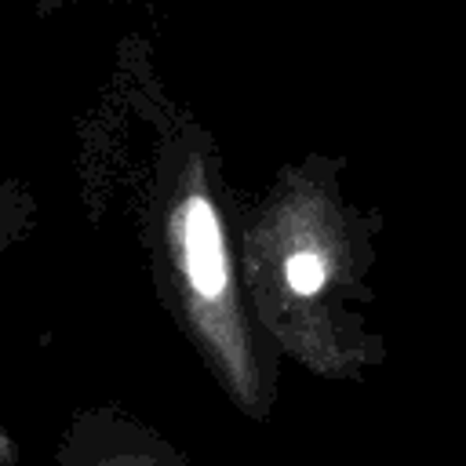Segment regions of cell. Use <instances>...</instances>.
I'll use <instances>...</instances> for the list:
<instances>
[{"label": "cell", "mask_w": 466, "mask_h": 466, "mask_svg": "<svg viewBox=\"0 0 466 466\" xmlns=\"http://www.w3.org/2000/svg\"><path fill=\"white\" fill-rule=\"evenodd\" d=\"M284 280H288V288L295 295H317L324 288V280H328V266L313 251H295L288 258V266H284Z\"/></svg>", "instance_id": "obj_2"}, {"label": "cell", "mask_w": 466, "mask_h": 466, "mask_svg": "<svg viewBox=\"0 0 466 466\" xmlns=\"http://www.w3.org/2000/svg\"><path fill=\"white\" fill-rule=\"evenodd\" d=\"M73 0H33V11L40 15V18H51V15H58V11H66Z\"/></svg>", "instance_id": "obj_3"}, {"label": "cell", "mask_w": 466, "mask_h": 466, "mask_svg": "<svg viewBox=\"0 0 466 466\" xmlns=\"http://www.w3.org/2000/svg\"><path fill=\"white\" fill-rule=\"evenodd\" d=\"M178 244L186 255V277L204 299H218L226 291V248H222V222L215 215L211 197L200 186H186L178 200Z\"/></svg>", "instance_id": "obj_1"}, {"label": "cell", "mask_w": 466, "mask_h": 466, "mask_svg": "<svg viewBox=\"0 0 466 466\" xmlns=\"http://www.w3.org/2000/svg\"><path fill=\"white\" fill-rule=\"evenodd\" d=\"M124 4H135V0H124Z\"/></svg>", "instance_id": "obj_4"}]
</instances>
